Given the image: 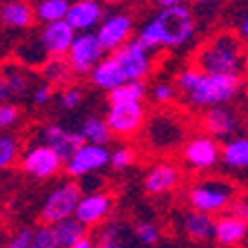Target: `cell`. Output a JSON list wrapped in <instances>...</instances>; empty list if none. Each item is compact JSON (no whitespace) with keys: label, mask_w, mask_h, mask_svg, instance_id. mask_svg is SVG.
<instances>
[{"label":"cell","mask_w":248,"mask_h":248,"mask_svg":"<svg viewBox=\"0 0 248 248\" xmlns=\"http://www.w3.org/2000/svg\"><path fill=\"white\" fill-rule=\"evenodd\" d=\"M195 16L186 5L161 7V12L156 14L150 23H145L139 29L137 38L150 52L159 49V47L177 49V47H184L186 43H190V38L195 36Z\"/></svg>","instance_id":"cell-1"},{"label":"cell","mask_w":248,"mask_h":248,"mask_svg":"<svg viewBox=\"0 0 248 248\" xmlns=\"http://www.w3.org/2000/svg\"><path fill=\"white\" fill-rule=\"evenodd\" d=\"M244 45L235 34H217L208 38L195 54V65L208 74H239L244 69Z\"/></svg>","instance_id":"cell-2"},{"label":"cell","mask_w":248,"mask_h":248,"mask_svg":"<svg viewBox=\"0 0 248 248\" xmlns=\"http://www.w3.org/2000/svg\"><path fill=\"white\" fill-rule=\"evenodd\" d=\"M242 87V76L239 74H208L202 72L192 90L186 96L195 108H213V105H224L231 98L237 96Z\"/></svg>","instance_id":"cell-3"},{"label":"cell","mask_w":248,"mask_h":248,"mask_svg":"<svg viewBox=\"0 0 248 248\" xmlns=\"http://www.w3.org/2000/svg\"><path fill=\"white\" fill-rule=\"evenodd\" d=\"M232 199H235V188L224 179H203L188 190L190 208L210 215L224 213L226 208H231L235 203Z\"/></svg>","instance_id":"cell-4"},{"label":"cell","mask_w":248,"mask_h":248,"mask_svg":"<svg viewBox=\"0 0 248 248\" xmlns=\"http://www.w3.org/2000/svg\"><path fill=\"white\" fill-rule=\"evenodd\" d=\"M81 197H83V188L78 184H72V181L54 188L47 195L45 202H43L41 221H45V224H58V221L67 219V217H74Z\"/></svg>","instance_id":"cell-5"},{"label":"cell","mask_w":248,"mask_h":248,"mask_svg":"<svg viewBox=\"0 0 248 248\" xmlns=\"http://www.w3.org/2000/svg\"><path fill=\"white\" fill-rule=\"evenodd\" d=\"M105 47L101 45L96 31H78L67 52V61L76 76H90L92 69L105 58Z\"/></svg>","instance_id":"cell-6"},{"label":"cell","mask_w":248,"mask_h":248,"mask_svg":"<svg viewBox=\"0 0 248 248\" xmlns=\"http://www.w3.org/2000/svg\"><path fill=\"white\" fill-rule=\"evenodd\" d=\"M20 168L29 177H34V179H52L65 168V161L54 148H49L45 143H38V145H31L20 156Z\"/></svg>","instance_id":"cell-7"},{"label":"cell","mask_w":248,"mask_h":248,"mask_svg":"<svg viewBox=\"0 0 248 248\" xmlns=\"http://www.w3.org/2000/svg\"><path fill=\"white\" fill-rule=\"evenodd\" d=\"M108 125L112 127L114 137H134L145 125V105L143 101L134 103H110V110L105 116Z\"/></svg>","instance_id":"cell-8"},{"label":"cell","mask_w":248,"mask_h":248,"mask_svg":"<svg viewBox=\"0 0 248 248\" xmlns=\"http://www.w3.org/2000/svg\"><path fill=\"white\" fill-rule=\"evenodd\" d=\"M110 152L108 145H96V143H83L78 150L72 155V159L65 161V172L69 177H87L98 170H103L105 166H110Z\"/></svg>","instance_id":"cell-9"},{"label":"cell","mask_w":248,"mask_h":248,"mask_svg":"<svg viewBox=\"0 0 248 248\" xmlns=\"http://www.w3.org/2000/svg\"><path fill=\"white\" fill-rule=\"evenodd\" d=\"M119 63H121L123 72H125L127 81H145V76L150 74L152 69V61H150V49L139 41V38H132L127 41L123 47L114 49Z\"/></svg>","instance_id":"cell-10"},{"label":"cell","mask_w":248,"mask_h":248,"mask_svg":"<svg viewBox=\"0 0 248 248\" xmlns=\"http://www.w3.org/2000/svg\"><path fill=\"white\" fill-rule=\"evenodd\" d=\"M34 72L27 65L18 63H7L2 69V83H0V101H16V98H25L29 92H34Z\"/></svg>","instance_id":"cell-11"},{"label":"cell","mask_w":248,"mask_h":248,"mask_svg":"<svg viewBox=\"0 0 248 248\" xmlns=\"http://www.w3.org/2000/svg\"><path fill=\"white\" fill-rule=\"evenodd\" d=\"M134 31V20L130 14H110L101 20L96 27V36L101 45L105 47V52L112 54L114 49L123 47L127 41H132L130 36Z\"/></svg>","instance_id":"cell-12"},{"label":"cell","mask_w":248,"mask_h":248,"mask_svg":"<svg viewBox=\"0 0 248 248\" xmlns=\"http://www.w3.org/2000/svg\"><path fill=\"white\" fill-rule=\"evenodd\" d=\"M186 163L195 170H210L221 161V145L213 134H202V137L190 139L184 148Z\"/></svg>","instance_id":"cell-13"},{"label":"cell","mask_w":248,"mask_h":248,"mask_svg":"<svg viewBox=\"0 0 248 248\" xmlns=\"http://www.w3.org/2000/svg\"><path fill=\"white\" fill-rule=\"evenodd\" d=\"M112 208H114V197L105 190H92L85 192L78 202V208H76V219H81L87 228L92 226L103 224L108 217H110Z\"/></svg>","instance_id":"cell-14"},{"label":"cell","mask_w":248,"mask_h":248,"mask_svg":"<svg viewBox=\"0 0 248 248\" xmlns=\"http://www.w3.org/2000/svg\"><path fill=\"white\" fill-rule=\"evenodd\" d=\"M38 137H41V143L54 148L58 155L63 156V161L72 159V155H74V152L78 150L83 143H87L81 130H78V132H74V130H67V127L58 125V123L43 125L41 132H38Z\"/></svg>","instance_id":"cell-15"},{"label":"cell","mask_w":248,"mask_h":248,"mask_svg":"<svg viewBox=\"0 0 248 248\" xmlns=\"http://www.w3.org/2000/svg\"><path fill=\"white\" fill-rule=\"evenodd\" d=\"M76 31L72 25H69L67 18H63V20H54V23H45L41 29V43L45 45L47 54L49 56H67L69 47H72V43H74L76 38Z\"/></svg>","instance_id":"cell-16"},{"label":"cell","mask_w":248,"mask_h":248,"mask_svg":"<svg viewBox=\"0 0 248 248\" xmlns=\"http://www.w3.org/2000/svg\"><path fill=\"white\" fill-rule=\"evenodd\" d=\"M103 0H76L69 5L67 20L76 31H92L103 20Z\"/></svg>","instance_id":"cell-17"},{"label":"cell","mask_w":248,"mask_h":248,"mask_svg":"<svg viewBox=\"0 0 248 248\" xmlns=\"http://www.w3.org/2000/svg\"><path fill=\"white\" fill-rule=\"evenodd\" d=\"M202 130L215 139H228L237 130V116L228 105H213L202 116Z\"/></svg>","instance_id":"cell-18"},{"label":"cell","mask_w":248,"mask_h":248,"mask_svg":"<svg viewBox=\"0 0 248 248\" xmlns=\"http://www.w3.org/2000/svg\"><path fill=\"white\" fill-rule=\"evenodd\" d=\"M248 239V221L239 215H224L215 224V242L221 246H239Z\"/></svg>","instance_id":"cell-19"},{"label":"cell","mask_w":248,"mask_h":248,"mask_svg":"<svg viewBox=\"0 0 248 248\" xmlns=\"http://www.w3.org/2000/svg\"><path fill=\"white\" fill-rule=\"evenodd\" d=\"M148 134H150L152 148H172L181 139L184 130L177 125L172 114H166V112H163V114H156L150 121Z\"/></svg>","instance_id":"cell-20"},{"label":"cell","mask_w":248,"mask_h":248,"mask_svg":"<svg viewBox=\"0 0 248 248\" xmlns=\"http://www.w3.org/2000/svg\"><path fill=\"white\" fill-rule=\"evenodd\" d=\"M215 224L217 221L213 219V215L195 210V208H190L181 217V231L192 242H210V239H215Z\"/></svg>","instance_id":"cell-21"},{"label":"cell","mask_w":248,"mask_h":248,"mask_svg":"<svg viewBox=\"0 0 248 248\" xmlns=\"http://www.w3.org/2000/svg\"><path fill=\"white\" fill-rule=\"evenodd\" d=\"M90 81H92L98 90L110 92V90H114V87L123 85V83L127 81V76H125V72H123L121 63H119V58H116L114 54H110V56H105L103 61L92 69Z\"/></svg>","instance_id":"cell-22"},{"label":"cell","mask_w":248,"mask_h":248,"mask_svg":"<svg viewBox=\"0 0 248 248\" xmlns=\"http://www.w3.org/2000/svg\"><path fill=\"white\" fill-rule=\"evenodd\" d=\"M181 172L179 168L172 166V163H159V166H152L148 170L143 179V188L150 195H163V192H170L172 188L179 186Z\"/></svg>","instance_id":"cell-23"},{"label":"cell","mask_w":248,"mask_h":248,"mask_svg":"<svg viewBox=\"0 0 248 248\" xmlns=\"http://www.w3.org/2000/svg\"><path fill=\"white\" fill-rule=\"evenodd\" d=\"M2 25L9 29H29L34 25L36 9H31L27 0H5L0 9Z\"/></svg>","instance_id":"cell-24"},{"label":"cell","mask_w":248,"mask_h":248,"mask_svg":"<svg viewBox=\"0 0 248 248\" xmlns=\"http://www.w3.org/2000/svg\"><path fill=\"white\" fill-rule=\"evenodd\" d=\"M49 54H47L45 45L41 43V36H34V38H25L14 47V61L27 65V67H43V65L49 61Z\"/></svg>","instance_id":"cell-25"},{"label":"cell","mask_w":248,"mask_h":248,"mask_svg":"<svg viewBox=\"0 0 248 248\" xmlns=\"http://www.w3.org/2000/svg\"><path fill=\"white\" fill-rule=\"evenodd\" d=\"M221 163L231 170H246L248 168V139L237 137L228 139L221 145Z\"/></svg>","instance_id":"cell-26"},{"label":"cell","mask_w":248,"mask_h":248,"mask_svg":"<svg viewBox=\"0 0 248 248\" xmlns=\"http://www.w3.org/2000/svg\"><path fill=\"white\" fill-rule=\"evenodd\" d=\"M41 74L47 83H52L54 87H67V83L74 76V69L69 65L67 56H54L49 58L41 67Z\"/></svg>","instance_id":"cell-27"},{"label":"cell","mask_w":248,"mask_h":248,"mask_svg":"<svg viewBox=\"0 0 248 248\" xmlns=\"http://www.w3.org/2000/svg\"><path fill=\"white\" fill-rule=\"evenodd\" d=\"M81 132L87 143H96V145H108L112 141V137H114L108 121L98 119V116H87L81 125Z\"/></svg>","instance_id":"cell-28"},{"label":"cell","mask_w":248,"mask_h":248,"mask_svg":"<svg viewBox=\"0 0 248 248\" xmlns=\"http://www.w3.org/2000/svg\"><path fill=\"white\" fill-rule=\"evenodd\" d=\"M145 94H148L145 81H125L123 85L108 92V101L110 103H134V101H143Z\"/></svg>","instance_id":"cell-29"},{"label":"cell","mask_w":248,"mask_h":248,"mask_svg":"<svg viewBox=\"0 0 248 248\" xmlns=\"http://www.w3.org/2000/svg\"><path fill=\"white\" fill-rule=\"evenodd\" d=\"M54 226H56L58 239H61V246L63 248L72 246V244L81 242L83 237H87V226L81 219H76V217H67V219L58 221Z\"/></svg>","instance_id":"cell-30"},{"label":"cell","mask_w":248,"mask_h":248,"mask_svg":"<svg viewBox=\"0 0 248 248\" xmlns=\"http://www.w3.org/2000/svg\"><path fill=\"white\" fill-rule=\"evenodd\" d=\"M69 5H72L69 0H41L36 5V18L43 25L54 23V20H63V18H67Z\"/></svg>","instance_id":"cell-31"},{"label":"cell","mask_w":248,"mask_h":248,"mask_svg":"<svg viewBox=\"0 0 248 248\" xmlns=\"http://www.w3.org/2000/svg\"><path fill=\"white\" fill-rule=\"evenodd\" d=\"M94 248H127L125 246V228L121 224H108L98 232Z\"/></svg>","instance_id":"cell-32"},{"label":"cell","mask_w":248,"mask_h":248,"mask_svg":"<svg viewBox=\"0 0 248 248\" xmlns=\"http://www.w3.org/2000/svg\"><path fill=\"white\" fill-rule=\"evenodd\" d=\"M34 244L38 248H63L61 246V239H58L56 226L45 224V221H41V226L34 228Z\"/></svg>","instance_id":"cell-33"},{"label":"cell","mask_w":248,"mask_h":248,"mask_svg":"<svg viewBox=\"0 0 248 248\" xmlns=\"http://www.w3.org/2000/svg\"><path fill=\"white\" fill-rule=\"evenodd\" d=\"M132 237L141 246H155V244L161 239V231H159V226L152 224V221H141V224L134 226Z\"/></svg>","instance_id":"cell-34"},{"label":"cell","mask_w":248,"mask_h":248,"mask_svg":"<svg viewBox=\"0 0 248 248\" xmlns=\"http://www.w3.org/2000/svg\"><path fill=\"white\" fill-rule=\"evenodd\" d=\"M18 155H20V143H18V139L5 134V137L0 139V168L7 170L12 163H16Z\"/></svg>","instance_id":"cell-35"},{"label":"cell","mask_w":248,"mask_h":248,"mask_svg":"<svg viewBox=\"0 0 248 248\" xmlns=\"http://www.w3.org/2000/svg\"><path fill=\"white\" fill-rule=\"evenodd\" d=\"M134 161H137V152L132 150V148H119V150L112 152L110 156V166L114 168V170H127L130 166H134Z\"/></svg>","instance_id":"cell-36"},{"label":"cell","mask_w":248,"mask_h":248,"mask_svg":"<svg viewBox=\"0 0 248 248\" xmlns=\"http://www.w3.org/2000/svg\"><path fill=\"white\" fill-rule=\"evenodd\" d=\"M20 121V108H18L14 101H5L0 105V127L2 130H9L16 123Z\"/></svg>","instance_id":"cell-37"},{"label":"cell","mask_w":248,"mask_h":248,"mask_svg":"<svg viewBox=\"0 0 248 248\" xmlns=\"http://www.w3.org/2000/svg\"><path fill=\"white\" fill-rule=\"evenodd\" d=\"M177 90H179V87H174L172 83L161 81V83H156V85H155V90H152V96H155L156 103L168 105V103H172V101H174V96H177Z\"/></svg>","instance_id":"cell-38"},{"label":"cell","mask_w":248,"mask_h":248,"mask_svg":"<svg viewBox=\"0 0 248 248\" xmlns=\"http://www.w3.org/2000/svg\"><path fill=\"white\" fill-rule=\"evenodd\" d=\"M81 101H83V92L78 87H63V92H61V105H63L65 110L78 108Z\"/></svg>","instance_id":"cell-39"},{"label":"cell","mask_w":248,"mask_h":248,"mask_svg":"<svg viewBox=\"0 0 248 248\" xmlns=\"http://www.w3.org/2000/svg\"><path fill=\"white\" fill-rule=\"evenodd\" d=\"M54 96V85L52 83H41V85L34 87V92H31V101H34V105H38V108H43V105H47L49 101H52Z\"/></svg>","instance_id":"cell-40"},{"label":"cell","mask_w":248,"mask_h":248,"mask_svg":"<svg viewBox=\"0 0 248 248\" xmlns=\"http://www.w3.org/2000/svg\"><path fill=\"white\" fill-rule=\"evenodd\" d=\"M34 244V231L31 228H20L9 237V248H29Z\"/></svg>","instance_id":"cell-41"},{"label":"cell","mask_w":248,"mask_h":248,"mask_svg":"<svg viewBox=\"0 0 248 248\" xmlns=\"http://www.w3.org/2000/svg\"><path fill=\"white\" fill-rule=\"evenodd\" d=\"M231 213L239 215V217H244V219L248 221V202H246V199H244V202H235L231 206Z\"/></svg>","instance_id":"cell-42"},{"label":"cell","mask_w":248,"mask_h":248,"mask_svg":"<svg viewBox=\"0 0 248 248\" xmlns=\"http://www.w3.org/2000/svg\"><path fill=\"white\" fill-rule=\"evenodd\" d=\"M94 244H96V242H94L92 237L87 235V237H83L81 242H76V244H72V246H67V248H94Z\"/></svg>","instance_id":"cell-43"},{"label":"cell","mask_w":248,"mask_h":248,"mask_svg":"<svg viewBox=\"0 0 248 248\" xmlns=\"http://www.w3.org/2000/svg\"><path fill=\"white\" fill-rule=\"evenodd\" d=\"M155 5H159V7H177V5H186V0H155Z\"/></svg>","instance_id":"cell-44"},{"label":"cell","mask_w":248,"mask_h":248,"mask_svg":"<svg viewBox=\"0 0 248 248\" xmlns=\"http://www.w3.org/2000/svg\"><path fill=\"white\" fill-rule=\"evenodd\" d=\"M242 36H244V38H246V41H248V16L244 18V23H242Z\"/></svg>","instance_id":"cell-45"},{"label":"cell","mask_w":248,"mask_h":248,"mask_svg":"<svg viewBox=\"0 0 248 248\" xmlns=\"http://www.w3.org/2000/svg\"><path fill=\"white\" fill-rule=\"evenodd\" d=\"M103 2H108V5H119V2H123V0H103Z\"/></svg>","instance_id":"cell-46"},{"label":"cell","mask_w":248,"mask_h":248,"mask_svg":"<svg viewBox=\"0 0 248 248\" xmlns=\"http://www.w3.org/2000/svg\"><path fill=\"white\" fill-rule=\"evenodd\" d=\"M199 2H215V0H199Z\"/></svg>","instance_id":"cell-47"},{"label":"cell","mask_w":248,"mask_h":248,"mask_svg":"<svg viewBox=\"0 0 248 248\" xmlns=\"http://www.w3.org/2000/svg\"><path fill=\"white\" fill-rule=\"evenodd\" d=\"M29 248H38V246H36V244H31V246H29Z\"/></svg>","instance_id":"cell-48"},{"label":"cell","mask_w":248,"mask_h":248,"mask_svg":"<svg viewBox=\"0 0 248 248\" xmlns=\"http://www.w3.org/2000/svg\"><path fill=\"white\" fill-rule=\"evenodd\" d=\"M5 248H9V246H5Z\"/></svg>","instance_id":"cell-49"}]
</instances>
